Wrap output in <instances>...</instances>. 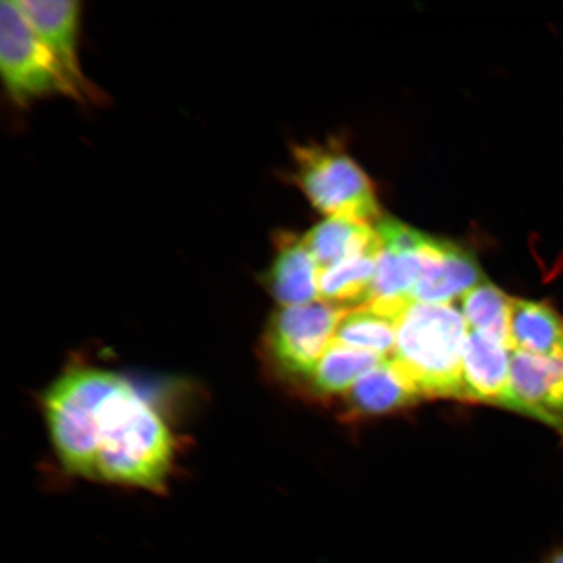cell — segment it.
Listing matches in <instances>:
<instances>
[{"instance_id":"6da1fadb","label":"cell","mask_w":563,"mask_h":563,"mask_svg":"<svg viewBox=\"0 0 563 563\" xmlns=\"http://www.w3.org/2000/svg\"><path fill=\"white\" fill-rule=\"evenodd\" d=\"M42 407L67 474L153 493L167 488L176 453L172 429L119 373L69 369L48 387Z\"/></svg>"},{"instance_id":"7a4b0ae2","label":"cell","mask_w":563,"mask_h":563,"mask_svg":"<svg viewBox=\"0 0 563 563\" xmlns=\"http://www.w3.org/2000/svg\"><path fill=\"white\" fill-rule=\"evenodd\" d=\"M468 327L453 305L411 301L400 316L391 361L421 397L462 398Z\"/></svg>"},{"instance_id":"3957f363","label":"cell","mask_w":563,"mask_h":563,"mask_svg":"<svg viewBox=\"0 0 563 563\" xmlns=\"http://www.w3.org/2000/svg\"><path fill=\"white\" fill-rule=\"evenodd\" d=\"M292 154L295 185L322 214L369 224L382 220L372 180L341 146L297 145Z\"/></svg>"},{"instance_id":"277c9868","label":"cell","mask_w":563,"mask_h":563,"mask_svg":"<svg viewBox=\"0 0 563 563\" xmlns=\"http://www.w3.org/2000/svg\"><path fill=\"white\" fill-rule=\"evenodd\" d=\"M0 74L7 96L21 109L55 96L84 102L16 0L0 4Z\"/></svg>"},{"instance_id":"5b68a950","label":"cell","mask_w":563,"mask_h":563,"mask_svg":"<svg viewBox=\"0 0 563 563\" xmlns=\"http://www.w3.org/2000/svg\"><path fill=\"white\" fill-rule=\"evenodd\" d=\"M349 309L314 301L279 307L265 334V350L285 376L308 379L334 341L338 325Z\"/></svg>"},{"instance_id":"8992f818","label":"cell","mask_w":563,"mask_h":563,"mask_svg":"<svg viewBox=\"0 0 563 563\" xmlns=\"http://www.w3.org/2000/svg\"><path fill=\"white\" fill-rule=\"evenodd\" d=\"M375 228L383 252L368 302L399 305L411 301L413 288L438 262L446 241L431 238L394 218H382Z\"/></svg>"},{"instance_id":"52a82bcc","label":"cell","mask_w":563,"mask_h":563,"mask_svg":"<svg viewBox=\"0 0 563 563\" xmlns=\"http://www.w3.org/2000/svg\"><path fill=\"white\" fill-rule=\"evenodd\" d=\"M503 407L544 422L563 438V356L512 351L509 393Z\"/></svg>"},{"instance_id":"ba28073f","label":"cell","mask_w":563,"mask_h":563,"mask_svg":"<svg viewBox=\"0 0 563 563\" xmlns=\"http://www.w3.org/2000/svg\"><path fill=\"white\" fill-rule=\"evenodd\" d=\"M20 3L33 30L54 54L82 101L100 100L102 95L88 80L81 67V3L77 0H21Z\"/></svg>"},{"instance_id":"9c48e42d","label":"cell","mask_w":563,"mask_h":563,"mask_svg":"<svg viewBox=\"0 0 563 563\" xmlns=\"http://www.w3.org/2000/svg\"><path fill=\"white\" fill-rule=\"evenodd\" d=\"M276 255L262 277L266 290L279 307L311 305L320 300V271L305 238L277 231L273 238Z\"/></svg>"},{"instance_id":"30bf717a","label":"cell","mask_w":563,"mask_h":563,"mask_svg":"<svg viewBox=\"0 0 563 563\" xmlns=\"http://www.w3.org/2000/svg\"><path fill=\"white\" fill-rule=\"evenodd\" d=\"M512 350L468 329L464 349L462 398L504 406L510 386Z\"/></svg>"},{"instance_id":"8fae6325","label":"cell","mask_w":563,"mask_h":563,"mask_svg":"<svg viewBox=\"0 0 563 563\" xmlns=\"http://www.w3.org/2000/svg\"><path fill=\"white\" fill-rule=\"evenodd\" d=\"M421 398L390 357L365 373L344 396V417H377L417 404Z\"/></svg>"},{"instance_id":"7c38bea8","label":"cell","mask_w":563,"mask_h":563,"mask_svg":"<svg viewBox=\"0 0 563 563\" xmlns=\"http://www.w3.org/2000/svg\"><path fill=\"white\" fill-rule=\"evenodd\" d=\"M484 276L475 256L462 246L446 242L442 255L413 288L411 300L428 305H453Z\"/></svg>"},{"instance_id":"4fadbf2b","label":"cell","mask_w":563,"mask_h":563,"mask_svg":"<svg viewBox=\"0 0 563 563\" xmlns=\"http://www.w3.org/2000/svg\"><path fill=\"white\" fill-rule=\"evenodd\" d=\"M509 335L512 351L558 356L563 343V319L549 302L512 299Z\"/></svg>"},{"instance_id":"5bb4252c","label":"cell","mask_w":563,"mask_h":563,"mask_svg":"<svg viewBox=\"0 0 563 563\" xmlns=\"http://www.w3.org/2000/svg\"><path fill=\"white\" fill-rule=\"evenodd\" d=\"M382 252L383 244L378 238L367 249L320 273V300L344 309L367 305Z\"/></svg>"},{"instance_id":"9a60e30c","label":"cell","mask_w":563,"mask_h":563,"mask_svg":"<svg viewBox=\"0 0 563 563\" xmlns=\"http://www.w3.org/2000/svg\"><path fill=\"white\" fill-rule=\"evenodd\" d=\"M400 316L372 302L349 309L338 325L334 342L387 358L396 349Z\"/></svg>"},{"instance_id":"2e32d148","label":"cell","mask_w":563,"mask_h":563,"mask_svg":"<svg viewBox=\"0 0 563 563\" xmlns=\"http://www.w3.org/2000/svg\"><path fill=\"white\" fill-rule=\"evenodd\" d=\"M302 238L320 273L378 241L376 228L372 224L341 217L328 218Z\"/></svg>"},{"instance_id":"e0dca14e","label":"cell","mask_w":563,"mask_h":563,"mask_svg":"<svg viewBox=\"0 0 563 563\" xmlns=\"http://www.w3.org/2000/svg\"><path fill=\"white\" fill-rule=\"evenodd\" d=\"M385 357L332 342L316 364L307 382L317 397H336L347 393L358 378L377 367Z\"/></svg>"},{"instance_id":"ac0fdd59","label":"cell","mask_w":563,"mask_h":563,"mask_svg":"<svg viewBox=\"0 0 563 563\" xmlns=\"http://www.w3.org/2000/svg\"><path fill=\"white\" fill-rule=\"evenodd\" d=\"M512 299L492 282L483 280L461 298V312L473 332L511 349L509 321Z\"/></svg>"},{"instance_id":"d6986e66","label":"cell","mask_w":563,"mask_h":563,"mask_svg":"<svg viewBox=\"0 0 563 563\" xmlns=\"http://www.w3.org/2000/svg\"><path fill=\"white\" fill-rule=\"evenodd\" d=\"M540 563H563V547L555 549L552 553H549Z\"/></svg>"},{"instance_id":"ffe728a7","label":"cell","mask_w":563,"mask_h":563,"mask_svg":"<svg viewBox=\"0 0 563 563\" xmlns=\"http://www.w3.org/2000/svg\"><path fill=\"white\" fill-rule=\"evenodd\" d=\"M561 355L563 356V343H562V350H561Z\"/></svg>"}]
</instances>
